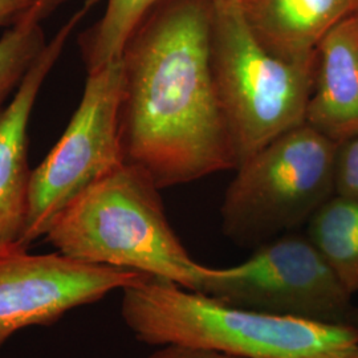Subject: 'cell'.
I'll list each match as a JSON object with an SVG mask.
<instances>
[{
    "label": "cell",
    "mask_w": 358,
    "mask_h": 358,
    "mask_svg": "<svg viewBox=\"0 0 358 358\" xmlns=\"http://www.w3.org/2000/svg\"><path fill=\"white\" fill-rule=\"evenodd\" d=\"M214 0H159L121 55L125 162L162 190L236 169L211 69Z\"/></svg>",
    "instance_id": "6da1fadb"
},
{
    "label": "cell",
    "mask_w": 358,
    "mask_h": 358,
    "mask_svg": "<svg viewBox=\"0 0 358 358\" xmlns=\"http://www.w3.org/2000/svg\"><path fill=\"white\" fill-rule=\"evenodd\" d=\"M121 316L152 346L186 345L239 358H353L358 328L236 307L146 276L122 289Z\"/></svg>",
    "instance_id": "7a4b0ae2"
},
{
    "label": "cell",
    "mask_w": 358,
    "mask_h": 358,
    "mask_svg": "<svg viewBox=\"0 0 358 358\" xmlns=\"http://www.w3.org/2000/svg\"><path fill=\"white\" fill-rule=\"evenodd\" d=\"M159 187L125 162L75 196L44 235L57 252L130 269L199 292L211 267L192 259L165 213Z\"/></svg>",
    "instance_id": "3957f363"
},
{
    "label": "cell",
    "mask_w": 358,
    "mask_h": 358,
    "mask_svg": "<svg viewBox=\"0 0 358 358\" xmlns=\"http://www.w3.org/2000/svg\"><path fill=\"white\" fill-rule=\"evenodd\" d=\"M315 65L275 56L256 38L239 1L214 0L211 69L238 166L306 124Z\"/></svg>",
    "instance_id": "277c9868"
},
{
    "label": "cell",
    "mask_w": 358,
    "mask_h": 358,
    "mask_svg": "<svg viewBox=\"0 0 358 358\" xmlns=\"http://www.w3.org/2000/svg\"><path fill=\"white\" fill-rule=\"evenodd\" d=\"M337 145L304 124L244 159L220 207L223 234L256 248L307 224L336 195Z\"/></svg>",
    "instance_id": "5b68a950"
},
{
    "label": "cell",
    "mask_w": 358,
    "mask_h": 358,
    "mask_svg": "<svg viewBox=\"0 0 358 358\" xmlns=\"http://www.w3.org/2000/svg\"><path fill=\"white\" fill-rule=\"evenodd\" d=\"M122 84L121 57L88 72L63 136L31 173L23 248L44 236L80 192L125 164L120 136Z\"/></svg>",
    "instance_id": "8992f818"
},
{
    "label": "cell",
    "mask_w": 358,
    "mask_h": 358,
    "mask_svg": "<svg viewBox=\"0 0 358 358\" xmlns=\"http://www.w3.org/2000/svg\"><path fill=\"white\" fill-rule=\"evenodd\" d=\"M199 292L236 307L328 324H350L356 307L319 248L297 231L260 244L241 264L211 268Z\"/></svg>",
    "instance_id": "52a82bcc"
},
{
    "label": "cell",
    "mask_w": 358,
    "mask_h": 358,
    "mask_svg": "<svg viewBox=\"0 0 358 358\" xmlns=\"http://www.w3.org/2000/svg\"><path fill=\"white\" fill-rule=\"evenodd\" d=\"M149 275L81 262L52 252L13 250L0 254V348L13 333L48 325Z\"/></svg>",
    "instance_id": "ba28073f"
},
{
    "label": "cell",
    "mask_w": 358,
    "mask_h": 358,
    "mask_svg": "<svg viewBox=\"0 0 358 358\" xmlns=\"http://www.w3.org/2000/svg\"><path fill=\"white\" fill-rule=\"evenodd\" d=\"M99 0H87L47 41L19 88L0 113V254L22 245L32 170L28 165V127L45 78L59 62L77 26Z\"/></svg>",
    "instance_id": "9c48e42d"
},
{
    "label": "cell",
    "mask_w": 358,
    "mask_h": 358,
    "mask_svg": "<svg viewBox=\"0 0 358 358\" xmlns=\"http://www.w3.org/2000/svg\"><path fill=\"white\" fill-rule=\"evenodd\" d=\"M306 124L341 143L358 137V22H340L316 50L315 81Z\"/></svg>",
    "instance_id": "30bf717a"
},
{
    "label": "cell",
    "mask_w": 358,
    "mask_h": 358,
    "mask_svg": "<svg viewBox=\"0 0 358 358\" xmlns=\"http://www.w3.org/2000/svg\"><path fill=\"white\" fill-rule=\"evenodd\" d=\"M247 23L257 40L291 63L316 62L324 36L357 8L358 0H242Z\"/></svg>",
    "instance_id": "8fae6325"
},
{
    "label": "cell",
    "mask_w": 358,
    "mask_h": 358,
    "mask_svg": "<svg viewBox=\"0 0 358 358\" xmlns=\"http://www.w3.org/2000/svg\"><path fill=\"white\" fill-rule=\"evenodd\" d=\"M306 234L350 294H358V202L334 195L307 223Z\"/></svg>",
    "instance_id": "7c38bea8"
},
{
    "label": "cell",
    "mask_w": 358,
    "mask_h": 358,
    "mask_svg": "<svg viewBox=\"0 0 358 358\" xmlns=\"http://www.w3.org/2000/svg\"><path fill=\"white\" fill-rule=\"evenodd\" d=\"M159 0H108L103 15L78 38L87 72L120 59L129 36Z\"/></svg>",
    "instance_id": "4fadbf2b"
},
{
    "label": "cell",
    "mask_w": 358,
    "mask_h": 358,
    "mask_svg": "<svg viewBox=\"0 0 358 358\" xmlns=\"http://www.w3.org/2000/svg\"><path fill=\"white\" fill-rule=\"evenodd\" d=\"M51 13V8L38 0L31 13L0 38V113L44 50L47 40L41 23Z\"/></svg>",
    "instance_id": "5bb4252c"
},
{
    "label": "cell",
    "mask_w": 358,
    "mask_h": 358,
    "mask_svg": "<svg viewBox=\"0 0 358 358\" xmlns=\"http://www.w3.org/2000/svg\"><path fill=\"white\" fill-rule=\"evenodd\" d=\"M334 183L336 195L358 202V137L337 145Z\"/></svg>",
    "instance_id": "9a60e30c"
},
{
    "label": "cell",
    "mask_w": 358,
    "mask_h": 358,
    "mask_svg": "<svg viewBox=\"0 0 358 358\" xmlns=\"http://www.w3.org/2000/svg\"><path fill=\"white\" fill-rule=\"evenodd\" d=\"M145 358H239L217 353L195 346L164 345L158 346L152 355Z\"/></svg>",
    "instance_id": "2e32d148"
},
{
    "label": "cell",
    "mask_w": 358,
    "mask_h": 358,
    "mask_svg": "<svg viewBox=\"0 0 358 358\" xmlns=\"http://www.w3.org/2000/svg\"><path fill=\"white\" fill-rule=\"evenodd\" d=\"M38 3V0H0V27L17 24Z\"/></svg>",
    "instance_id": "e0dca14e"
},
{
    "label": "cell",
    "mask_w": 358,
    "mask_h": 358,
    "mask_svg": "<svg viewBox=\"0 0 358 358\" xmlns=\"http://www.w3.org/2000/svg\"><path fill=\"white\" fill-rule=\"evenodd\" d=\"M350 324L355 325L356 328H358V306L355 307L353 312H352V317H350Z\"/></svg>",
    "instance_id": "ac0fdd59"
},
{
    "label": "cell",
    "mask_w": 358,
    "mask_h": 358,
    "mask_svg": "<svg viewBox=\"0 0 358 358\" xmlns=\"http://www.w3.org/2000/svg\"><path fill=\"white\" fill-rule=\"evenodd\" d=\"M353 15H355V17H356V19H357V22H358V4H357V8H356V11H355V13H353Z\"/></svg>",
    "instance_id": "d6986e66"
},
{
    "label": "cell",
    "mask_w": 358,
    "mask_h": 358,
    "mask_svg": "<svg viewBox=\"0 0 358 358\" xmlns=\"http://www.w3.org/2000/svg\"><path fill=\"white\" fill-rule=\"evenodd\" d=\"M55 1H57L59 4H62V3H64L65 0H55Z\"/></svg>",
    "instance_id": "ffe728a7"
},
{
    "label": "cell",
    "mask_w": 358,
    "mask_h": 358,
    "mask_svg": "<svg viewBox=\"0 0 358 358\" xmlns=\"http://www.w3.org/2000/svg\"><path fill=\"white\" fill-rule=\"evenodd\" d=\"M353 358H358V350L356 352V355H355V357Z\"/></svg>",
    "instance_id": "44dd1931"
},
{
    "label": "cell",
    "mask_w": 358,
    "mask_h": 358,
    "mask_svg": "<svg viewBox=\"0 0 358 358\" xmlns=\"http://www.w3.org/2000/svg\"><path fill=\"white\" fill-rule=\"evenodd\" d=\"M236 1H242V0H236Z\"/></svg>",
    "instance_id": "7402d4cb"
}]
</instances>
